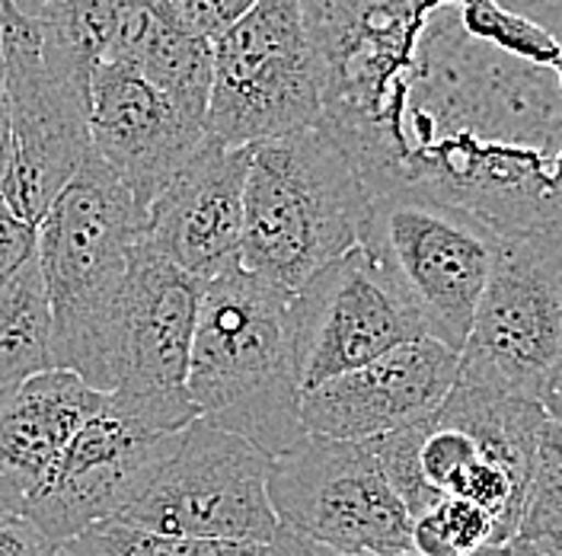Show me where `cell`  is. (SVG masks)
<instances>
[{
  "label": "cell",
  "mask_w": 562,
  "mask_h": 556,
  "mask_svg": "<svg viewBox=\"0 0 562 556\" xmlns=\"http://www.w3.org/2000/svg\"><path fill=\"white\" fill-rule=\"evenodd\" d=\"M323 129L368 196L416 192L562 246V58L480 38L454 0H301Z\"/></svg>",
  "instance_id": "1"
},
{
  "label": "cell",
  "mask_w": 562,
  "mask_h": 556,
  "mask_svg": "<svg viewBox=\"0 0 562 556\" xmlns=\"http://www.w3.org/2000/svg\"><path fill=\"white\" fill-rule=\"evenodd\" d=\"M186 393L199 419L269 457L304 445L291 294L240 266L205 281Z\"/></svg>",
  "instance_id": "2"
},
{
  "label": "cell",
  "mask_w": 562,
  "mask_h": 556,
  "mask_svg": "<svg viewBox=\"0 0 562 556\" xmlns=\"http://www.w3.org/2000/svg\"><path fill=\"white\" fill-rule=\"evenodd\" d=\"M543 407L460 381L431 416L371 442L409 519L445 496L490 512L502 544L518 531Z\"/></svg>",
  "instance_id": "3"
},
{
  "label": "cell",
  "mask_w": 562,
  "mask_h": 556,
  "mask_svg": "<svg viewBox=\"0 0 562 556\" xmlns=\"http://www.w3.org/2000/svg\"><path fill=\"white\" fill-rule=\"evenodd\" d=\"M140 209L119 176L90 151L35 227V263L52 311V368L74 371L103 393V355Z\"/></svg>",
  "instance_id": "4"
},
{
  "label": "cell",
  "mask_w": 562,
  "mask_h": 556,
  "mask_svg": "<svg viewBox=\"0 0 562 556\" xmlns=\"http://www.w3.org/2000/svg\"><path fill=\"white\" fill-rule=\"evenodd\" d=\"M371 196L326 129L252 147L240 269L294 294L358 246Z\"/></svg>",
  "instance_id": "5"
},
{
  "label": "cell",
  "mask_w": 562,
  "mask_h": 556,
  "mask_svg": "<svg viewBox=\"0 0 562 556\" xmlns=\"http://www.w3.org/2000/svg\"><path fill=\"white\" fill-rule=\"evenodd\" d=\"M323 129V93L301 0H256L211 38L205 138L259 147Z\"/></svg>",
  "instance_id": "6"
},
{
  "label": "cell",
  "mask_w": 562,
  "mask_h": 556,
  "mask_svg": "<svg viewBox=\"0 0 562 556\" xmlns=\"http://www.w3.org/2000/svg\"><path fill=\"white\" fill-rule=\"evenodd\" d=\"M358 246L396 281L425 336L460 355L505 237L470 211L416 192H390L371 196Z\"/></svg>",
  "instance_id": "7"
},
{
  "label": "cell",
  "mask_w": 562,
  "mask_h": 556,
  "mask_svg": "<svg viewBox=\"0 0 562 556\" xmlns=\"http://www.w3.org/2000/svg\"><path fill=\"white\" fill-rule=\"evenodd\" d=\"M0 58L10 100V174L3 209L38 227L90 147V74L42 45L30 23L0 13Z\"/></svg>",
  "instance_id": "8"
},
{
  "label": "cell",
  "mask_w": 562,
  "mask_h": 556,
  "mask_svg": "<svg viewBox=\"0 0 562 556\" xmlns=\"http://www.w3.org/2000/svg\"><path fill=\"white\" fill-rule=\"evenodd\" d=\"M269 470V454L205 419H192L115 522L176 537L269 547L279 531Z\"/></svg>",
  "instance_id": "9"
},
{
  "label": "cell",
  "mask_w": 562,
  "mask_h": 556,
  "mask_svg": "<svg viewBox=\"0 0 562 556\" xmlns=\"http://www.w3.org/2000/svg\"><path fill=\"white\" fill-rule=\"evenodd\" d=\"M457 378L537 407L553 397L562 383V246L505 241Z\"/></svg>",
  "instance_id": "10"
},
{
  "label": "cell",
  "mask_w": 562,
  "mask_h": 556,
  "mask_svg": "<svg viewBox=\"0 0 562 556\" xmlns=\"http://www.w3.org/2000/svg\"><path fill=\"white\" fill-rule=\"evenodd\" d=\"M182 429V422L150 407L105 393L103 410L83 422L48 474L23 496L20 515L52 544H68L135 502Z\"/></svg>",
  "instance_id": "11"
},
{
  "label": "cell",
  "mask_w": 562,
  "mask_h": 556,
  "mask_svg": "<svg viewBox=\"0 0 562 556\" xmlns=\"http://www.w3.org/2000/svg\"><path fill=\"white\" fill-rule=\"evenodd\" d=\"M269 502L279 524L319 544L371 556L409 551L413 519L371 442L307 435L294 452L272 457Z\"/></svg>",
  "instance_id": "12"
},
{
  "label": "cell",
  "mask_w": 562,
  "mask_h": 556,
  "mask_svg": "<svg viewBox=\"0 0 562 556\" xmlns=\"http://www.w3.org/2000/svg\"><path fill=\"white\" fill-rule=\"evenodd\" d=\"M205 281L135 244L109 320L103 393H119L189 425L199 419L189 393V355Z\"/></svg>",
  "instance_id": "13"
},
{
  "label": "cell",
  "mask_w": 562,
  "mask_h": 556,
  "mask_svg": "<svg viewBox=\"0 0 562 556\" xmlns=\"http://www.w3.org/2000/svg\"><path fill=\"white\" fill-rule=\"evenodd\" d=\"M291 313L301 390L425 336L413 304L364 246H351L297 288L291 294Z\"/></svg>",
  "instance_id": "14"
},
{
  "label": "cell",
  "mask_w": 562,
  "mask_h": 556,
  "mask_svg": "<svg viewBox=\"0 0 562 556\" xmlns=\"http://www.w3.org/2000/svg\"><path fill=\"white\" fill-rule=\"evenodd\" d=\"M460 355L422 336L301 393V425L316 438L378 442L431 416L457 383Z\"/></svg>",
  "instance_id": "15"
},
{
  "label": "cell",
  "mask_w": 562,
  "mask_h": 556,
  "mask_svg": "<svg viewBox=\"0 0 562 556\" xmlns=\"http://www.w3.org/2000/svg\"><path fill=\"white\" fill-rule=\"evenodd\" d=\"M249 157L252 147L205 141L144 209L140 244L199 281L240 266Z\"/></svg>",
  "instance_id": "16"
},
{
  "label": "cell",
  "mask_w": 562,
  "mask_h": 556,
  "mask_svg": "<svg viewBox=\"0 0 562 556\" xmlns=\"http://www.w3.org/2000/svg\"><path fill=\"white\" fill-rule=\"evenodd\" d=\"M205 125L115 62L90 74V147L144 209L205 144Z\"/></svg>",
  "instance_id": "17"
},
{
  "label": "cell",
  "mask_w": 562,
  "mask_h": 556,
  "mask_svg": "<svg viewBox=\"0 0 562 556\" xmlns=\"http://www.w3.org/2000/svg\"><path fill=\"white\" fill-rule=\"evenodd\" d=\"M103 58L140 74L205 125L211 38L176 10L173 0H119Z\"/></svg>",
  "instance_id": "18"
},
{
  "label": "cell",
  "mask_w": 562,
  "mask_h": 556,
  "mask_svg": "<svg viewBox=\"0 0 562 556\" xmlns=\"http://www.w3.org/2000/svg\"><path fill=\"white\" fill-rule=\"evenodd\" d=\"M105 393L65 368H48L0 397V470L23 496L103 410Z\"/></svg>",
  "instance_id": "19"
},
{
  "label": "cell",
  "mask_w": 562,
  "mask_h": 556,
  "mask_svg": "<svg viewBox=\"0 0 562 556\" xmlns=\"http://www.w3.org/2000/svg\"><path fill=\"white\" fill-rule=\"evenodd\" d=\"M52 368V311L35 256L0 291V397Z\"/></svg>",
  "instance_id": "20"
},
{
  "label": "cell",
  "mask_w": 562,
  "mask_h": 556,
  "mask_svg": "<svg viewBox=\"0 0 562 556\" xmlns=\"http://www.w3.org/2000/svg\"><path fill=\"white\" fill-rule=\"evenodd\" d=\"M119 0H0V13L30 23L42 45L77 65L103 58Z\"/></svg>",
  "instance_id": "21"
},
{
  "label": "cell",
  "mask_w": 562,
  "mask_h": 556,
  "mask_svg": "<svg viewBox=\"0 0 562 556\" xmlns=\"http://www.w3.org/2000/svg\"><path fill=\"white\" fill-rule=\"evenodd\" d=\"M58 556H266V547L256 544H231V541H199L147 531L128 522H97L68 544Z\"/></svg>",
  "instance_id": "22"
},
{
  "label": "cell",
  "mask_w": 562,
  "mask_h": 556,
  "mask_svg": "<svg viewBox=\"0 0 562 556\" xmlns=\"http://www.w3.org/2000/svg\"><path fill=\"white\" fill-rule=\"evenodd\" d=\"M483 547H505L498 527L470 499L445 496L413 519L409 551L422 556H467Z\"/></svg>",
  "instance_id": "23"
},
{
  "label": "cell",
  "mask_w": 562,
  "mask_h": 556,
  "mask_svg": "<svg viewBox=\"0 0 562 556\" xmlns=\"http://www.w3.org/2000/svg\"><path fill=\"white\" fill-rule=\"evenodd\" d=\"M550 512H562V422L547 413L533 442V467L521 515Z\"/></svg>",
  "instance_id": "24"
},
{
  "label": "cell",
  "mask_w": 562,
  "mask_h": 556,
  "mask_svg": "<svg viewBox=\"0 0 562 556\" xmlns=\"http://www.w3.org/2000/svg\"><path fill=\"white\" fill-rule=\"evenodd\" d=\"M35 256V227L0 205V291Z\"/></svg>",
  "instance_id": "25"
},
{
  "label": "cell",
  "mask_w": 562,
  "mask_h": 556,
  "mask_svg": "<svg viewBox=\"0 0 562 556\" xmlns=\"http://www.w3.org/2000/svg\"><path fill=\"white\" fill-rule=\"evenodd\" d=\"M176 10L209 38L224 33L234 20H240L256 0H173Z\"/></svg>",
  "instance_id": "26"
},
{
  "label": "cell",
  "mask_w": 562,
  "mask_h": 556,
  "mask_svg": "<svg viewBox=\"0 0 562 556\" xmlns=\"http://www.w3.org/2000/svg\"><path fill=\"white\" fill-rule=\"evenodd\" d=\"M530 556H562V512L521 515L515 537L508 541Z\"/></svg>",
  "instance_id": "27"
},
{
  "label": "cell",
  "mask_w": 562,
  "mask_h": 556,
  "mask_svg": "<svg viewBox=\"0 0 562 556\" xmlns=\"http://www.w3.org/2000/svg\"><path fill=\"white\" fill-rule=\"evenodd\" d=\"M58 551L61 547L23 515H0V556H58Z\"/></svg>",
  "instance_id": "28"
},
{
  "label": "cell",
  "mask_w": 562,
  "mask_h": 556,
  "mask_svg": "<svg viewBox=\"0 0 562 556\" xmlns=\"http://www.w3.org/2000/svg\"><path fill=\"white\" fill-rule=\"evenodd\" d=\"M266 556H371V554H355V551H339L329 544H319L314 537H304L291 527L279 524L272 544L266 547Z\"/></svg>",
  "instance_id": "29"
},
{
  "label": "cell",
  "mask_w": 562,
  "mask_h": 556,
  "mask_svg": "<svg viewBox=\"0 0 562 556\" xmlns=\"http://www.w3.org/2000/svg\"><path fill=\"white\" fill-rule=\"evenodd\" d=\"M10 157H13V144H10V100H7L3 58H0V205H3V182H7V174H10Z\"/></svg>",
  "instance_id": "30"
},
{
  "label": "cell",
  "mask_w": 562,
  "mask_h": 556,
  "mask_svg": "<svg viewBox=\"0 0 562 556\" xmlns=\"http://www.w3.org/2000/svg\"><path fill=\"white\" fill-rule=\"evenodd\" d=\"M530 20H537V23L562 45V0H547Z\"/></svg>",
  "instance_id": "31"
},
{
  "label": "cell",
  "mask_w": 562,
  "mask_h": 556,
  "mask_svg": "<svg viewBox=\"0 0 562 556\" xmlns=\"http://www.w3.org/2000/svg\"><path fill=\"white\" fill-rule=\"evenodd\" d=\"M20 505H23V489L0 470V515H20Z\"/></svg>",
  "instance_id": "32"
},
{
  "label": "cell",
  "mask_w": 562,
  "mask_h": 556,
  "mask_svg": "<svg viewBox=\"0 0 562 556\" xmlns=\"http://www.w3.org/2000/svg\"><path fill=\"white\" fill-rule=\"evenodd\" d=\"M505 7H512V10H521V13H527V16H533L547 0H502Z\"/></svg>",
  "instance_id": "33"
},
{
  "label": "cell",
  "mask_w": 562,
  "mask_h": 556,
  "mask_svg": "<svg viewBox=\"0 0 562 556\" xmlns=\"http://www.w3.org/2000/svg\"><path fill=\"white\" fill-rule=\"evenodd\" d=\"M543 410H547V413H550L553 419H560V422H562V383L557 387V390H553V397H550V400L543 403Z\"/></svg>",
  "instance_id": "34"
},
{
  "label": "cell",
  "mask_w": 562,
  "mask_h": 556,
  "mask_svg": "<svg viewBox=\"0 0 562 556\" xmlns=\"http://www.w3.org/2000/svg\"><path fill=\"white\" fill-rule=\"evenodd\" d=\"M390 556H422L416 551H400V554H390ZM467 556H505V547H483V551H473V554Z\"/></svg>",
  "instance_id": "35"
},
{
  "label": "cell",
  "mask_w": 562,
  "mask_h": 556,
  "mask_svg": "<svg viewBox=\"0 0 562 556\" xmlns=\"http://www.w3.org/2000/svg\"><path fill=\"white\" fill-rule=\"evenodd\" d=\"M505 556H530V554L521 551V547H515V544H505Z\"/></svg>",
  "instance_id": "36"
}]
</instances>
